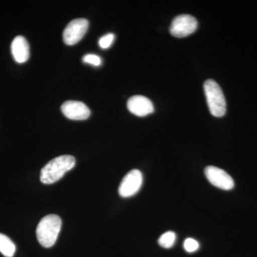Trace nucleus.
Returning a JSON list of instances; mask_svg holds the SVG:
<instances>
[{"mask_svg":"<svg viewBox=\"0 0 257 257\" xmlns=\"http://www.w3.org/2000/svg\"><path fill=\"white\" fill-rule=\"evenodd\" d=\"M66 117L72 120H85L90 116L91 111L87 106L78 101H65L61 106Z\"/></svg>","mask_w":257,"mask_h":257,"instance_id":"6e6552de","label":"nucleus"},{"mask_svg":"<svg viewBox=\"0 0 257 257\" xmlns=\"http://www.w3.org/2000/svg\"><path fill=\"white\" fill-rule=\"evenodd\" d=\"M75 158L71 155L56 157L42 168L40 179L42 183H55L75 166Z\"/></svg>","mask_w":257,"mask_h":257,"instance_id":"f257e3e1","label":"nucleus"},{"mask_svg":"<svg viewBox=\"0 0 257 257\" xmlns=\"http://www.w3.org/2000/svg\"><path fill=\"white\" fill-rule=\"evenodd\" d=\"M128 111L138 116H145L154 112L153 103L145 96H132L127 101Z\"/></svg>","mask_w":257,"mask_h":257,"instance_id":"1a4fd4ad","label":"nucleus"},{"mask_svg":"<svg viewBox=\"0 0 257 257\" xmlns=\"http://www.w3.org/2000/svg\"><path fill=\"white\" fill-rule=\"evenodd\" d=\"M62 227V220L56 214H49L42 218L37 228V237L39 243L45 248L55 244Z\"/></svg>","mask_w":257,"mask_h":257,"instance_id":"f03ea898","label":"nucleus"},{"mask_svg":"<svg viewBox=\"0 0 257 257\" xmlns=\"http://www.w3.org/2000/svg\"><path fill=\"white\" fill-rule=\"evenodd\" d=\"M197 20L189 15H180L176 17L171 24L170 33L174 37L182 38L192 35L197 30Z\"/></svg>","mask_w":257,"mask_h":257,"instance_id":"20e7f679","label":"nucleus"},{"mask_svg":"<svg viewBox=\"0 0 257 257\" xmlns=\"http://www.w3.org/2000/svg\"><path fill=\"white\" fill-rule=\"evenodd\" d=\"M184 248L187 252L192 253L197 251L199 248V243L197 240L192 238H187L184 242Z\"/></svg>","mask_w":257,"mask_h":257,"instance_id":"4468645a","label":"nucleus"},{"mask_svg":"<svg viewBox=\"0 0 257 257\" xmlns=\"http://www.w3.org/2000/svg\"><path fill=\"white\" fill-rule=\"evenodd\" d=\"M12 54L18 63H25L30 58V47L23 36L15 37L11 45Z\"/></svg>","mask_w":257,"mask_h":257,"instance_id":"9d476101","label":"nucleus"},{"mask_svg":"<svg viewBox=\"0 0 257 257\" xmlns=\"http://www.w3.org/2000/svg\"><path fill=\"white\" fill-rule=\"evenodd\" d=\"M115 36L114 34L109 33L101 37L99 40V45L101 49H107L110 47L114 42Z\"/></svg>","mask_w":257,"mask_h":257,"instance_id":"ddd939ff","label":"nucleus"},{"mask_svg":"<svg viewBox=\"0 0 257 257\" xmlns=\"http://www.w3.org/2000/svg\"><path fill=\"white\" fill-rule=\"evenodd\" d=\"M176 234L173 231H167L164 233L159 238L158 243L162 247L165 248H170L174 246L176 241Z\"/></svg>","mask_w":257,"mask_h":257,"instance_id":"f8f14e48","label":"nucleus"},{"mask_svg":"<svg viewBox=\"0 0 257 257\" xmlns=\"http://www.w3.org/2000/svg\"><path fill=\"white\" fill-rule=\"evenodd\" d=\"M204 173L209 182L214 187L226 191L234 188V179L224 170L214 166H209L206 167Z\"/></svg>","mask_w":257,"mask_h":257,"instance_id":"0eeeda50","label":"nucleus"},{"mask_svg":"<svg viewBox=\"0 0 257 257\" xmlns=\"http://www.w3.org/2000/svg\"><path fill=\"white\" fill-rule=\"evenodd\" d=\"M16 246L6 235L0 233V252L6 257L14 256Z\"/></svg>","mask_w":257,"mask_h":257,"instance_id":"9b49d317","label":"nucleus"},{"mask_svg":"<svg viewBox=\"0 0 257 257\" xmlns=\"http://www.w3.org/2000/svg\"><path fill=\"white\" fill-rule=\"evenodd\" d=\"M143 176L138 170L130 171L125 175L119 187V194L121 197L128 198L135 195L141 189Z\"/></svg>","mask_w":257,"mask_h":257,"instance_id":"423d86ee","label":"nucleus"},{"mask_svg":"<svg viewBox=\"0 0 257 257\" xmlns=\"http://www.w3.org/2000/svg\"><path fill=\"white\" fill-rule=\"evenodd\" d=\"M82 61L84 63L92 64V65L97 66L101 65V60L99 56L93 55V54H88L83 57Z\"/></svg>","mask_w":257,"mask_h":257,"instance_id":"2eb2a0df","label":"nucleus"},{"mask_svg":"<svg viewBox=\"0 0 257 257\" xmlns=\"http://www.w3.org/2000/svg\"><path fill=\"white\" fill-rule=\"evenodd\" d=\"M89 22L86 19H76L72 20L64 29L63 40L67 45L78 43L87 33Z\"/></svg>","mask_w":257,"mask_h":257,"instance_id":"39448f33","label":"nucleus"},{"mask_svg":"<svg viewBox=\"0 0 257 257\" xmlns=\"http://www.w3.org/2000/svg\"><path fill=\"white\" fill-rule=\"evenodd\" d=\"M204 89L211 114L216 117L224 116L226 111V100L219 84L212 79H208L204 82Z\"/></svg>","mask_w":257,"mask_h":257,"instance_id":"7ed1b4c3","label":"nucleus"}]
</instances>
